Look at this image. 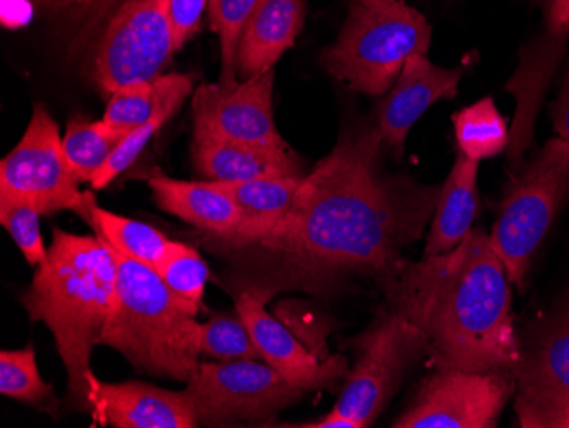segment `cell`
I'll return each mask as SVG.
<instances>
[{"label":"cell","instance_id":"cell-26","mask_svg":"<svg viewBox=\"0 0 569 428\" xmlns=\"http://www.w3.org/2000/svg\"><path fill=\"white\" fill-rule=\"evenodd\" d=\"M123 139L124 133L110 129L102 120L73 118L69 121L66 136L62 137L63 150L79 181L91 183Z\"/></svg>","mask_w":569,"mask_h":428},{"label":"cell","instance_id":"cell-30","mask_svg":"<svg viewBox=\"0 0 569 428\" xmlns=\"http://www.w3.org/2000/svg\"><path fill=\"white\" fill-rule=\"evenodd\" d=\"M201 356L219 362L229 360L258 359L260 351L256 348L248 326L238 316H216L201 325Z\"/></svg>","mask_w":569,"mask_h":428},{"label":"cell","instance_id":"cell-8","mask_svg":"<svg viewBox=\"0 0 569 428\" xmlns=\"http://www.w3.org/2000/svg\"><path fill=\"white\" fill-rule=\"evenodd\" d=\"M357 347L360 356L332 410L363 428L389 405L409 367L428 356V341L417 326L391 311L361 335Z\"/></svg>","mask_w":569,"mask_h":428},{"label":"cell","instance_id":"cell-6","mask_svg":"<svg viewBox=\"0 0 569 428\" xmlns=\"http://www.w3.org/2000/svg\"><path fill=\"white\" fill-rule=\"evenodd\" d=\"M569 197V140L556 136L515 176L489 235L508 280L523 290L530 263Z\"/></svg>","mask_w":569,"mask_h":428},{"label":"cell","instance_id":"cell-31","mask_svg":"<svg viewBox=\"0 0 569 428\" xmlns=\"http://www.w3.org/2000/svg\"><path fill=\"white\" fill-rule=\"evenodd\" d=\"M43 213L28 200L0 197V223L14 239L22 257L30 265H41L48 257L41 236L40 217Z\"/></svg>","mask_w":569,"mask_h":428},{"label":"cell","instance_id":"cell-22","mask_svg":"<svg viewBox=\"0 0 569 428\" xmlns=\"http://www.w3.org/2000/svg\"><path fill=\"white\" fill-rule=\"evenodd\" d=\"M479 162L460 152L443 187L431 222L425 258L449 253L468 238L479 212Z\"/></svg>","mask_w":569,"mask_h":428},{"label":"cell","instance_id":"cell-12","mask_svg":"<svg viewBox=\"0 0 569 428\" xmlns=\"http://www.w3.org/2000/svg\"><path fill=\"white\" fill-rule=\"evenodd\" d=\"M515 411L523 428H569V309L552 316L522 351Z\"/></svg>","mask_w":569,"mask_h":428},{"label":"cell","instance_id":"cell-17","mask_svg":"<svg viewBox=\"0 0 569 428\" xmlns=\"http://www.w3.org/2000/svg\"><path fill=\"white\" fill-rule=\"evenodd\" d=\"M540 6L545 14V37L533 50H529V56L523 57L519 72L508 84V91L519 101V115L510 137V158L513 161L520 159L532 139L540 96L545 94L569 38V0H542Z\"/></svg>","mask_w":569,"mask_h":428},{"label":"cell","instance_id":"cell-21","mask_svg":"<svg viewBox=\"0 0 569 428\" xmlns=\"http://www.w3.org/2000/svg\"><path fill=\"white\" fill-rule=\"evenodd\" d=\"M303 176H273L260 180L222 183L217 181L239 207L238 228L227 238H220L222 246L232 249L248 248L260 241L283 219L292 207Z\"/></svg>","mask_w":569,"mask_h":428},{"label":"cell","instance_id":"cell-15","mask_svg":"<svg viewBox=\"0 0 569 428\" xmlns=\"http://www.w3.org/2000/svg\"><path fill=\"white\" fill-rule=\"evenodd\" d=\"M463 69H443L427 56L415 53L406 60L398 81L379 104V129L383 146L401 156L412 127L437 101L457 94Z\"/></svg>","mask_w":569,"mask_h":428},{"label":"cell","instance_id":"cell-19","mask_svg":"<svg viewBox=\"0 0 569 428\" xmlns=\"http://www.w3.org/2000/svg\"><path fill=\"white\" fill-rule=\"evenodd\" d=\"M149 187L162 210L216 239L227 238L238 228L241 219L238 203L217 181H183L153 176Z\"/></svg>","mask_w":569,"mask_h":428},{"label":"cell","instance_id":"cell-37","mask_svg":"<svg viewBox=\"0 0 569 428\" xmlns=\"http://www.w3.org/2000/svg\"><path fill=\"white\" fill-rule=\"evenodd\" d=\"M92 0H38V4L47 11H62V9L76 8V6H86Z\"/></svg>","mask_w":569,"mask_h":428},{"label":"cell","instance_id":"cell-7","mask_svg":"<svg viewBox=\"0 0 569 428\" xmlns=\"http://www.w3.org/2000/svg\"><path fill=\"white\" fill-rule=\"evenodd\" d=\"M302 392L270 364L256 359L200 362L184 389L198 425L207 427L267 424Z\"/></svg>","mask_w":569,"mask_h":428},{"label":"cell","instance_id":"cell-18","mask_svg":"<svg viewBox=\"0 0 569 428\" xmlns=\"http://www.w3.org/2000/svg\"><path fill=\"white\" fill-rule=\"evenodd\" d=\"M306 16V0H261L239 41L238 76L241 81L273 70L293 47Z\"/></svg>","mask_w":569,"mask_h":428},{"label":"cell","instance_id":"cell-9","mask_svg":"<svg viewBox=\"0 0 569 428\" xmlns=\"http://www.w3.org/2000/svg\"><path fill=\"white\" fill-rule=\"evenodd\" d=\"M174 52L164 0H124L99 38L92 79L110 98L124 86L158 79Z\"/></svg>","mask_w":569,"mask_h":428},{"label":"cell","instance_id":"cell-4","mask_svg":"<svg viewBox=\"0 0 569 428\" xmlns=\"http://www.w3.org/2000/svg\"><path fill=\"white\" fill-rule=\"evenodd\" d=\"M117 299L99 345L114 348L137 369L190 382L200 366L198 311L176 296L152 267L121 257Z\"/></svg>","mask_w":569,"mask_h":428},{"label":"cell","instance_id":"cell-36","mask_svg":"<svg viewBox=\"0 0 569 428\" xmlns=\"http://www.w3.org/2000/svg\"><path fill=\"white\" fill-rule=\"evenodd\" d=\"M300 427L307 428H360L357 421L351 418L343 417V415L336 414L335 410L331 414L326 415L322 420L312 421V424L300 425Z\"/></svg>","mask_w":569,"mask_h":428},{"label":"cell","instance_id":"cell-35","mask_svg":"<svg viewBox=\"0 0 569 428\" xmlns=\"http://www.w3.org/2000/svg\"><path fill=\"white\" fill-rule=\"evenodd\" d=\"M26 0H2V24L6 28L22 27L28 18H24Z\"/></svg>","mask_w":569,"mask_h":428},{"label":"cell","instance_id":"cell-3","mask_svg":"<svg viewBox=\"0 0 569 428\" xmlns=\"http://www.w3.org/2000/svg\"><path fill=\"white\" fill-rule=\"evenodd\" d=\"M118 261L99 236L56 229L22 306L31 321L48 326L69 377V398L91 411V354L117 299Z\"/></svg>","mask_w":569,"mask_h":428},{"label":"cell","instance_id":"cell-10","mask_svg":"<svg viewBox=\"0 0 569 428\" xmlns=\"http://www.w3.org/2000/svg\"><path fill=\"white\" fill-rule=\"evenodd\" d=\"M0 197L28 200L43 216L76 210L82 213L88 193L67 161L59 125L43 104L34 107L21 142L0 165Z\"/></svg>","mask_w":569,"mask_h":428},{"label":"cell","instance_id":"cell-32","mask_svg":"<svg viewBox=\"0 0 569 428\" xmlns=\"http://www.w3.org/2000/svg\"><path fill=\"white\" fill-rule=\"evenodd\" d=\"M169 118L171 117H166V115L153 118V120L147 121L139 129L132 130L128 136H124V139L118 143L111 158L108 159L107 165L102 166L98 175L92 178V187L96 190H101V188L108 187L124 169L130 168L136 162V159L139 158L143 147L150 142L153 133L158 132Z\"/></svg>","mask_w":569,"mask_h":428},{"label":"cell","instance_id":"cell-2","mask_svg":"<svg viewBox=\"0 0 569 428\" xmlns=\"http://www.w3.org/2000/svg\"><path fill=\"white\" fill-rule=\"evenodd\" d=\"M379 287L391 311L425 335L437 369L517 370L522 347L511 316L510 280L481 229L449 253L402 260Z\"/></svg>","mask_w":569,"mask_h":428},{"label":"cell","instance_id":"cell-33","mask_svg":"<svg viewBox=\"0 0 569 428\" xmlns=\"http://www.w3.org/2000/svg\"><path fill=\"white\" fill-rule=\"evenodd\" d=\"M176 50L183 48L200 27L201 14L210 0H164Z\"/></svg>","mask_w":569,"mask_h":428},{"label":"cell","instance_id":"cell-1","mask_svg":"<svg viewBox=\"0 0 569 428\" xmlns=\"http://www.w3.org/2000/svg\"><path fill=\"white\" fill-rule=\"evenodd\" d=\"M383 140L377 127L340 137L264 238L248 246L264 271L252 287L325 292L350 275L382 282L433 219L440 187L382 171Z\"/></svg>","mask_w":569,"mask_h":428},{"label":"cell","instance_id":"cell-27","mask_svg":"<svg viewBox=\"0 0 569 428\" xmlns=\"http://www.w3.org/2000/svg\"><path fill=\"white\" fill-rule=\"evenodd\" d=\"M0 392L48 414L57 411L59 401L51 386L41 379L33 345L0 354Z\"/></svg>","mask_w":569,"mask_h":428},{"label":"cell","instance_id":"cell-11","mask_svg":"<svg viewBox=\"0 0 569 428\" xmlns=\"http://www.w3.org/2000/svg\"><path fill=\"white\" fill-rule=\"evenodd\" d=\"M515 388L505 374L438 369L395 428H493Z\"/></svg>","mask_w":569,"mask_h":428},{"label":"cell","instance_id":"cell-28","mask_svg":"<svg viewBox=\"0 0 569 428\" xmlns=\"http://www.w3.org/2000/svg\"><path fill=\"white\" fill-rule=\"evenodd\" d=\"M153 270L158 271L162 282L176 296L200 309L210 271L209 265L197 249L183 242L171 241Z\"/></svg>","mask_w":569,"mask_h":428},{"label":"cell","instance_id":"cell-13","mask_svg":"<svg viewBox=\"0 0 569 428\" xmlns=\"http://www.w3.org/2000/svg\"><path fill=\"white\" fill-rule=\"evenodd\" d=\"M274 72L236 86L203 84L193 96L194 139L287 147L273 118Z\"/></svg>","mask_w":569,"mask_h":428},{"label":"cell","instance_id":"cell-14","mask_svg":"<svg viewBox=\"0 0 569 428\" xmlns=\"http://www.w3.org/2000/svg\"><path fill=\"white\" fill-rule=\"evenodd\" d=\"M270 297V293L251 289L239 293L236 302V312L248 326L261 359L303 392L326 388L345 376L347 362L343 357H329L321 362L287 326L264 309Z\"/></svg>","mask_w":569,"mask_h":428},{"label":"cell","instance_id":"cell-29","mask_svg":"<svg viewBox=\"0 0 569 428\" xmlns=\"http://www.w3.org/2000/svg\"><path fill=\"white\" fill-rule=\"evenodd\" d=\"M261 0H210V19L220 38L222 76L220 84H238V52L242 31Z\"/></svg>","mask_w":569,"mask_h":428},{"label":"cell","instance_id":"cell-16","mask_svg":"<svg viewBox=\"0 0 569 428\" xmlns=\"http://www.w3.org/2000/svg\"><path fill=\"white\" fill-rule=\"evenodd\" d=\"M117 428H193L197 415L184 391H168L146 382L108 385L92 379L91 411Z\"/></svg>","mask_w":569,"mask_h":428},{"label":"cell","instance_id":"cell-25","mask_svg":"<svg viewBox=\"0 0 569 428\" xmlns=\"http://www.w3.org/2000/svg\"><path fill=\"white\" fill-rule=\"evenodd\" d=\"M452 120L460 152L475 161L495 158L510 143L507 121L491 98L463 108Z\"/></svg>","mask_w":569,"mask_h":428},{"label":"cell","instance_id":"cell-34","mask_svg":"<svg viewBox=\"0 0 569 428\" xmlns=\"http://www.w3.org/2000/svg\"><path fill=\"white\" fill-rule=\"evenodd\" d=\"M552 121H555L556 136L569 140V72L562 84L558 103L552 107Z\"/></svg>","mask_w":569,"mask_h":428},{"label":"cell","instance_id":"cell-20","mask_svg":"<svg viewBox=\"0 0 569 428\" xmlns=\"http://www.w3.org/2000/svg\"><path fill=\"white\" fill-rule=\"evenodd\" d=\"M193 159L201 176L222 183L302 175V168L289 147L277 149L226 140L194 139Z\"/></svg>","mask_w":569,"mask_h":428},{"label":"cell","instance_id":"cell-5","mask_svg":"<svg viewBox=\"0 0 569 428\" xmlns=\"http://www.w3.org/2000/svg\"><path fill=\"white\" fill-rule=\"evenodd\" d=\"M431 27L402 0H350L340 37L321 56L332 78L361 94L383 96L406 60L427 56Z\"/></svg>","mask_w":569,"mask_h":428},{"label":"cell","instance_id":"cell-24","mask_svg":"<svg viewBox=\"0 0 569 428\" xmlns=\"http://www.w3.org/2000/svg\"><path fill=\"white\" fill-rule=\"evenodd\" d=\"M81 216L91 222L96 235L121 257L132 258L147 267H158L169 246V239L159 229L140 220L108 212L88 193Z\"/></svg>","mask_w":569,"mask_h":428},{"label":"cell","instance_id":"cell-23","mask_svg":"<svg viewBox=\"0 0 569 428\" xmlns=\"http://www.w3.org/2000/svg\"><path fill=\"white\" fill-rule=\"evenodd\" d=\"M193 88V78L184 73L159 76L150 82L124 86L110 96L102 121L128 133L139 129L153 118L172 117Z\"/></svg>","mask_w":569,"mask_h":428}]
</instances>
